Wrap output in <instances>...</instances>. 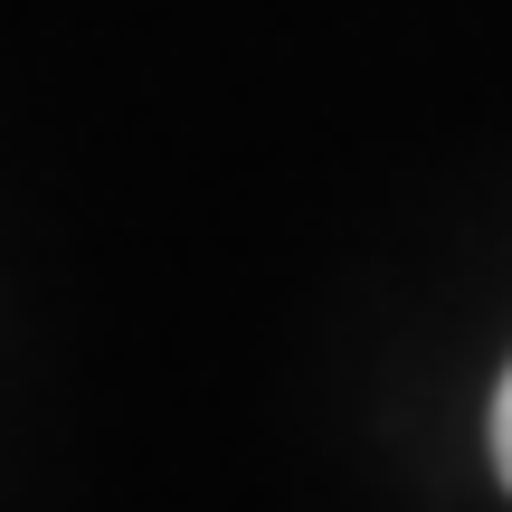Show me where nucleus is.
Wrapping results in <instances>:
<instances>
[{
  "mask_svg": "<svg viewBox=\"0 0 512 512\" xmlns=\"http://www.w3.org/2000/svg\"><path fill=\"white\" fill-rule=\"evenodd\" d=\"M494 475L512 484V370H503V389H494Z\"/></svg>",
  "mask_w": 512,
  "mask_h": 512,
  "instance_id": "nucleus-1",
  "label": "nucleus"
}]
</instances>
